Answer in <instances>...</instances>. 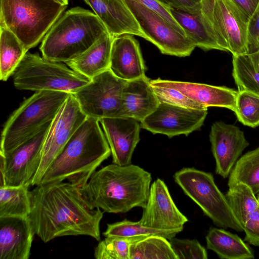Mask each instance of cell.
<instances>
[{
  "instance_id": "83f0119b",
  "label": "cell",
  "mask_w": 259,
  "mask_h": 259,
  "mask_svg": "<svg viewBox=\"0 0 259 259\" xmlns=\"http://www.w3.org/2000/svg\"><path fill=\"white\" fill-rule=\"evenodd\" d=\"M29 187H0V218L28 217L31 208Z\"/></svg>"
},
{
  "instance_id": "6da1fadb",
  "label": "cell",
  "mask_w": 259,
  "mask_h": 259,
  "mask_svg": "<svg viewBox=\"0 0 259 259\" xmlns=\"http://www.w3.org/2000/svg\"><path fill=\"white\" fill-rule=\"evenodd\" d=\"M28 219L44 242L66 236L86 235L100 240L103 211L91 208L80 188L69 182L39 184L30 191Z\"/></svg>"
},
{
  "instance_id": "2e32d148",
  "label": "cell",
  "mask_w": 259,
  "mask_h": 259,
  "mask_svg": "<svg viewBox=\"0 0 259 259\" xmlns=\"http://www.w3.org/2000/svg\"><path fill=\"white\" fill-rule=\"evenodd\" d=\"M209 140L215 161V172L226 178L249 143L239 127L223 121L212 124Z\"/></svg>"
},
{
  "instance_id": "f546056e",
  "label": "cell",
  "mask_w": 259,
  "mask_h": 259,
  "mask_svg": "<svg viewBox=\"0 0 259 259\" xmlns=\"http://www.w3.org/2000/svg\"><path fill=\"white\" fill-rule=\"evenodd\" d=\"M168 240L158 235L136 240L130 245V259H177Z\"/></svg>"
},
{
  "instance_id": "277c9868",
  "label": "cell",
  "mask_w": 259,
  "mask_h": 259,
  "mask_svg": "<svg viewBox=\"0 0 259 259\" xmlns=\"http://www.w3.org/2000/svg\"><path fill=\"white\" fill-rule=\"evenodd\" d=\"M108 33L94 12L76 7L62 14L43 38L40 50L44 58L65 63Z\"/></svg>"
},
{
  "instance_id": "836d02e7",
  "label": "cell",
  "mask_w": 259,
  "mask_h": 259,
  "mask_svg": "<svg viewBox=\"0 0 259 259\" xmlns=\"http://www.w3.org/2000/svg\"><path fill=\"white\" fill-rule=\"evenodd\" d=\"M105 237L98 243L95 249L94 256L97 259H130L131 244L133 242L145 237Z\"/></svg>"
},
{
  "instance_id": "52a82bcc",
  "label": "cell",
  "mask_w": 259,
  "mask_h": 259,
  "mask_svg": "<svg viewBox=\"0 0 259 259\" xmlns=\"http://www.w3.org/2000/svg\"><path fill=\"white\" fill-rule=\"evenodd\" d=\"M13 79L15 87L20 90L62 91L72 94L91 80L66 64L29 52L16 68Z\"/></svg>"
},
{
  "instance_id": "d590c367",
  "label": "cell",
  "mask_w": 259,
  "mask_h": 259,
  "mask_svg": "<svg viewBox=\"0 0 259 259\" xmlns=\"http://www.w3.org/2000/svg\"><path fill=\"white\" fill-rule=\"evenodd\" d=\"M160 102L194 109H207L180 91L168 87L152 86Z\"/></svg>"
},
{
  "instance_id": "ac0fdd59",
  "label": "cell",
  "mask_w": 259,
  "mask_h": 259,
  "mask_svg": "<svg viewBox=\"0 0 259 259\" xmlns=\"http://www.w3.org/2000/svg\"><path fill=\"white\" fill-rule=\"evenodd\" d=\"M150 83L152 86L166 87L176 89L206 108L217 107L227 108L233 111L235 109L238 91L231 88L159 78L151 79Z\"/></svg>"
},
{
  "instance_id": "3957f363",
  "label": "cell",
  "mask_w": 259,
  "mask_h": 259,
  "mask_svg": "<svg viewBox=\"0 0 259 259\" xmlns=\"http://www.w3.org/2000/svg\"><path fill=\"white\" fill-rule=\"evenodd\" d=\"M111 154L99 121L87 117L48 169L40 184L67 180L81 188Z\"/></svg>"
},
{
  "instance_id": "7a4b0ae2",
  "label": "cell",
  "mask_w": 259,
  "mask_h": 259,
  "mask_svg": "<svg viewBox=\"0 0 259 259\" xmlns=\"http://www.w3.org/2000/svg\"><path fill=\"white\" fill-rule=\"evenodd\" d=\"M151 181V174L138 165L112 163L95 171L80 191L92 208L125 213L146 206Z\"/></svg>"
},
{
  "instance_id": "ba28073f",
  "label": "cell",
  "mask_w": 259,
  "mask_h": 259,
  "mask_svg": "<svg viewBox=\"0 0 259 259\" xmlns=\"http://www.w3.org/2000/svg\"><path fill=\"white\" fill-rule=\"evenodd\" d=\"M174 178L184 193L197 204L213 224L237 232L243 227L233 213L226 197L216 185L213 175L194 167L177 171Z\"/></svg>"
},
{
  "instance_id": "8992f818",
  "label": "cell",
  "mask_w": 259,
  "mask_h": 259,
  "mask_svg": "<svg viewBox=\"0 0 259 259\" xmlns=\"http://www.w3.org/2000/svg\"><path fill=\"white\" fill-rule=\"evenodd\" d=\"M67 6L54 0H0V24L28 51L42 40Z\"/></svg>"
},
{
  "instance_id": "4dcf8cb0",
  "label": "cell",
  "mask_w": 259,
  "mask_h": 259,
  "mask_svg": "<svg viewBox=\"0 0 259 259\" xmlns=\"http://www.w3.org/2000/svg\"><path fill=\"white\" fill-rule=\"evenodd\" d=\"M225 196L233 213L243 227L249 216L259 206L255 194L248 185L238 183L229 187Z\"/></svg>"
},
{
  "instance_id": "d6a6232c",
  "label": "cell",
  "mask_w": 259,
  "mask_h": 259,
  "mask_svg": "<svg viewBox=\"0 0 259 259\" xmlns=\"http://www.w3.org/2000/svg\"><path fill=\"white\" fill-rule=\"evenodd\" d=\"M238 120L245 125H259V95L248 91H238L234 111Z\"/></svg>"
},
{
  "instance_id": "7402d4cb",
  "label": "cell",
  "mask_w": 259,
  "mask_h": 259,
  "mask_svg": "<svg viewBox=\"0 0 259 259\" xmlns=\"http://www.w3.org/2000/svg\"><path fill=\"white\" fill-rule=\"evenodd\" d=\"M150 80L145 75L127 81L123 91L122 117L141 122L157 108L160 102Z\"/></svg>"
},
{
  "instance_id": "9c48e42d",
  "label": "cell",
  "mask_w": 259,
  "mask_h": 259,
  "mask_svg": "<svg viewBox=\"0 0 259 259\" xmlns=\"http://www.w3.org/2000/svg\"><path fill=\"white\" fill-rule=\"evenodd\" d=\"M201 11L210 22L224 51L249 53V19L232 0H201Z\"/></svg>"
},
{
  "instance_id": "8fae6325",
  "label": "cell",
  "mask_w": 259,
  "mask_h": 259,
  "mask_svg": "<svg viewBox=\"0 0 259 259\" xmlns=\"http://www.w3.org/2000/svg\"><path fill=\"white\" fill-rule=\"evenodd\" d=\"M130 9L145 34L147 40L165 55L184 57L190 56L194 43L175 29L158 14L137 0H122Z\"/></svg>"
},
{
  "instance_id": "f1b7e54d",
  "label": "cell",
  "mask_w": 259,
  "mask_h": 259,
  "mask_svg": "<svg viewBox=\"0 0 259 259\" xmlns=\"http://www.w3.org/2000/svg\"><path fill=\"white\" fill-rule=\"evenodd\" d=\"M238 183L248 185L259 194V147L241 157L232 169L228 183L230 187Z\"/></svg>"
},
{
  "instance_id": "9a60e30c",
  "label": "cell",
  "mask_w": 259,
  "mask_h": 259,
  "mask_svg": "<svg viewBox=\"0 0 259 259\" xmlns=\"http://www.w3.org/2000/svg\"><path fill=\"white\" fill-rule=\"evenodd\" d=\"M139 221L146 227L179 233L188 219L177 207L165 183L158 178L151 185L148 201Z\"/></svg>"
},
{
  "instance_id": "4fadbf2b",
  "label": "cell",
  "mask_w": 259,
  "mask_h": 259,
  "mask_svg": "<svg viewBox=\"0 0 259 259\" xmlns=\"http://www.w3.org/2000/svg\"><path fill=\"white\" fill-rule=\"evenodd\" d=\"M51 122L12 151L0 153V187L31 186L40 164L43 145Z\"/></svg>"
},
{
  "instance_id": "e575fe53",
  "label": "cell",
  "mask_w": 259,
  "mask_h": 259,
  "mask_svg": "<svg viewBox=\"0 0 259 259\" xmlns=\"http://www.w3.org/2000/svg\"><path fill=\"white\" fill-rule=\"evenodd\" d=\"M177 259H207L206 249L196 239H179L169 240Z\"/></svg>"
},
{
  "instance_id": "30bf717a",
  "label": "cell",
  "mask_w": 259,
  "mask_h": 259,
  "mask_svg": "<svg viewBox=\"0 0 259 259\" xmlns=\"http://www.w3.org/2000/svg\"><path fill=\"white\" fill-rule=\"evenodd\" d=\"M126 82L109 69L92 78L73 95L88 117L98 121L122 117L123 91Z\"/></svg>"
},
{
  "instance_id": "484cf974",
  "label": "cell",
  "mask_w": 259,
  "mask_h": 259,
  "mask_svg": "<svg viewBox=\"0 0 259 259\" xmlns=\"http://www.w3.org/2000/svg\"><path fill=\"white\" fill-rule=\"evenodd\" d=\"M232 76L238 91H248L259 95V50L233 55Z\"/></svg>"
},
{
  "instance_id": "e0dca14e",
  "label": "cell",
  "mask_w": 259,
  "mask_h": 259,
  "mask_svg": "<svg viewBox=\"0 0 259 259\" xmlns=\"http://www.w3.org/2000/svg\"><path fill=\"white\" fill-rule=\"evenodd\" d=\"M99 122L111 150L113 163L132 164L133 153L140 140L139 121L122 116L105 118Z\"/></svg>"
},
{
  "instance_id": "ffe728a7",
  "label": "cell",
  "mask_w": 259,
  "mask_h": 259,
  "mask_svg": "<svg viewBox=\"0 0 259 259\" xmlns=\"http://www.w3.org/2000/svg\"><path fill=\"white\" fill-rule=\"evenodd\" d=\"M109 69L115 76L126 81L145 76L146 66L139 42L133 35L114 37Z\"/></svg>"
},
{
  "instance_id": "5b68a950",
  "label": "cell",
  "mask_w": 259,
  "mask_h": 259,
  "mask_svg": "<svg viewBox=\"0 0 259 259\" xmlns=\"http://www.w3.org/2000/svg\"><path fill=\"white\" fill-rule=\"evenodd\" d=\"M70 93L35 92L10 115L1 134L0 153L7 154L37 134L56 116Z\"/></svg>"
},
{
  "instance_id": "f35d334b",
  "label": "cell",
  "mask_w": 259,
  "mask_h": 259,
  "mask_svg": "<svg viewBox=\"0 0 259 259\" xmlns=\"http://www.w3.org/2000/svg\"><path fill=\"white\" fill-rule=\"evenodd\" d=\"M248 47L249 53L259 50V3L249 19Z\"/></svg>"
},
{
  "instance_id": "7bdbcfd3",
  "label": "cell",
  "mask_w": 259,
  "mask_h": 259,
  "mask_svg": "<svg viewBox=\"0 0 259 259\" xmlns=\"http://www.w3.org/2000/svg\"><path fill=\"white\" fill-rule=\"evenodd\" d=\"M257 198L258 201L259 202V194L257 195Z\"/></svg>"
},
{
  "instance_id": "8d00e7d4",
  "label": "cell",
  "mask_w": 259,
  "mask_h": 259,
  "mask_svg": "<svg viewBox=\"0 0 259 259\" xmlns=\"http://www.w3.org/2000/svg\"><path fill=\"white\" fill-rule=\"evenodd\" d=\"M144 6L158 14L167 21L175 29L185 35L182 28L174 18L170 8L158 0H137Z\"/></svg>"
},
{
  "instance_id": "60d3db41",
  "label": "cell",
  "mask_w": 259,
  "mask_h": 259,
  "mask_svg": "<svg viewBox=\"0 0 259 259\" xmlns=\"http://www.w3.org/2000/svg\"><path fill=\"white\" fill-rule=\"evenodd\" d=\"M249 19L256 9L259 0H232Z\"/></svg>"
},
{
  "instance_id": "4316f807",
  "label": "cell",
  "mask_w": 259,
  "mask_h": 259,
  "mask_svg": "<svg viewBox=\"0 0 259 259\" xmlns=\"http://www.w3.org/2000/svg\"><path fill=\"white\" fill-rule=\"evenodd\" d=\"M23 44L8 28L1 25L0 79L7 81L27 52Z\"/></svg>"
},
{
  "instance_id": "603a6c76",
  "label": "cell",
  "mask_w": 259,
  "mask_h": 259,
  "mask_svg": "<svg viewBox=\"0 0 259 259\" xmlns=\"http://www.w3.org/2000/svg\"><path fill=\"white\" fill-rule=\"evenodd\" d=\"M171 13L185 34L198 47L204 51H224L210 22L201 11L191 13L170 8Z\"/></svg>"
},
{
  "instance_id": "44dd1931",
  "label": "cell",
  "mask_w": 259,
  "mask_h": 259,
  "mask_svg": "<svg viewBox=\"0 0 259 259\" xmlns=\"http://www.w3.org/2000/svg\"><path fill=\"white\" fill-rule=\"evenodd\" d=\"M113 37L123 34L146 36L122 0H84Z\"/></svg>"
},
{
  "instance_id": "1f68e13d",
  "label": "cell",
  "mask_w": 259,
  "mask_h": 259,
  "mask_svg": "<svg viewBox=\"0 0 259 259\" xmlns=\"http://www.w3.org/2000/svg\"><path fill=\"white\" fill-rule=\"evenodd\" d=\"M178 232L153 229L142 225L139 221L133 222L125 219L112 224H107L106 231L103 233L105 237L114 236L124 238L147 237L158 235L168 240L175 237Z\"/></svg>"
},
{
  "instance_id": "b9f144b4",
  "label": "cell",
  "mask_w": 259,
  "mask_h": 259,
  "mask_svg": "<svg viewBox=\"0 0 259 259\" xmlns=\"http://www.w3.org/2000/svg\"><path fill=\"white\" fill-rule=\"evenodd\" d=\"M54 1L61 5H65V6L68 5V1H69V0H54Z\"/></svg>"
},
{
  "instance_id": "d4e9b609",
  "label": "cell",
  "mask_w": 259,
  "mask_h": 259,
  "mask_svg": "<svg viewBox=\"0 0 259 259\" xmlns=\"http://www.w3.org/2000/svg\"><path fill=\"white\" fill-rule=\"evenodd\" d=\"M207 248L221 258L253 259L254 254L244 241L237 234L224 229L211 228L206 236Z\"/></svg>"
},
{
  "instance_id": "74e56055",
  "label": "cell",
  "mask_w": 259,
  "mask_h": 259,
  "mask_svg": "<svg viewBox=\"0 0 259 259\" xmlns=\"http://www.w3.org/2000/svg\"><path fill=\"white\" fill-rule=\"evenodd\" d=\"M245 236L244 241L259 246V206L249 216L243 226Z\"/></svg>"
},
{
  "instance_id": "7c38bea8",
  "label": "cell",
  "mask_w": 259,
  "mask_h": 259,
  "mask_svg": "<svg viewBox=\"0 0 259 259\" xmlns=\"http://www.w3.org/2000/svg\"><path fill=\"white\" fill-rule=\"evenodd\" d=\"M87 117L73 94H70L51 123L43 145L40 164L31 186L40 184L48 169Z\"/></svg>"
},
{
  "instance_id": "ab89813d",
  "label": "cell",
  "mask_w": 259,
  "mask_h": 259,
  "mask_svg": "<svg viewBox=\"0 0 259 259\" xmlns=\"http://www.w3.org/2000/svg\"><path fill=\"white\" fill-rule=\"evenodd\" d=\"M171 8L191 13H198L200 10L201 0H158Z\"/></svg>"
},
{
  "instance_id": "5bb4252c",
  "label": "cell",
  "mask_w": 259,
  "mask_h": 259,
  "mask_svg": "<svg viewBox=\"0 0 259 259\" xmlns=\"http://www.w3.org/2000/svg\"><path fill=\"white\" fill-rule=\"evenodd\" d=\"M207 114V109H194L160 102L140 125L153 134H163L169 138L181 135L187 136L200 130Z\"/></svg>"
},
{
  "instance_id": "cb8c5ba5",
  "label": "cell",
  "mask_w": 259,
  "mask_h": 259,
  "mask_svg": "<svg viewBox=\"0 0 259 259\" xmlns=\"http://www.w3.org/2000/svg\"><path fill=\"white\" fill-rule=\"evenodd\" d=\"M113 38L109 33L104 35L84 53L65 63L92 79L109 69Z\"/></svg>"
},
{
  "instance_id": "d6986e66",
  "label": "cell",
  "mask_w": 259,
  "mask_h": 259,
  "mask_svg": "<svg viewBox=\"0 0 259 259\" xmlns=\"http://www.w3.org/2000/svg\"><path fill=\"white\" fill-rule=\"evenodd\" d=\"M34 235L28 217L0 218V258H29Z\"/></svg>"
}]
</instances>
